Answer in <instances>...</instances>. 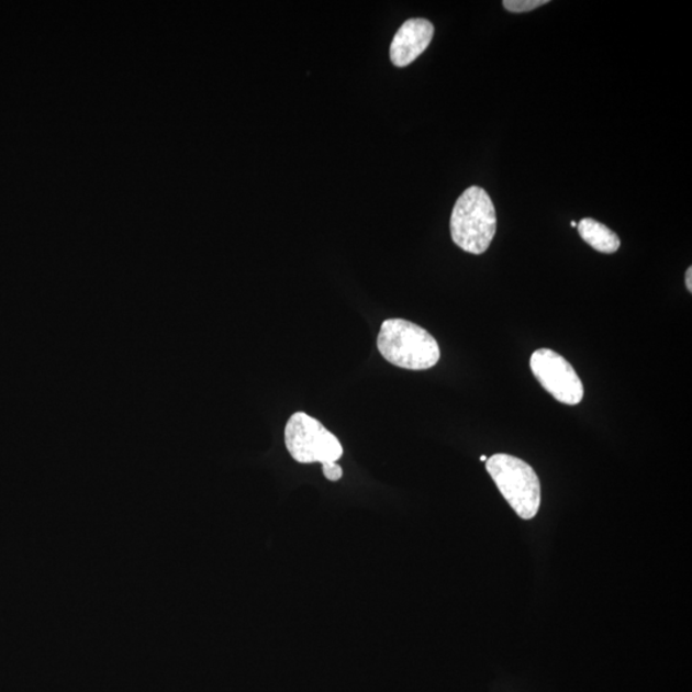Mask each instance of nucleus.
Instances as JSON below:
<instances>
[{
  "mask_svg": "<svg viewBox=\"0 0 692 692\" xmlns=\"http://www.w3.org/2000/svg\"><path fill=\"white\" fill-rule=\"evenodd\" d=\"M377 348L389 364L411 371H425L440 360L436 338L427 330L402 319L382 322Z\"/></svg>",
  "mask_w": 692,
  "mask_h": 692,
  "instance_id": "obj_1",
  "label": "nucleus"
},
{
  "mask_svg": "<svg viewBox=\"0 0 692 692\" xmlns=\"http://www.w3.org/2000/svg\"><path fill=\"white\" fill-rule=\"evenodd\" d=\"M450 233L461 250L479 256L489 249L496 233V212L487 191L471 187L458 198L450 217Z\"/></svg>",
  "mask_w": 692,
  "mask_h": 692,
  "instance_id": "obj_2",
  "label": "nucleus"
},
{
  "mask_svg": "<svg viewBox=\"0 0 692 692\" xmlns=\"http://www.w3.org/2000/svg\"><path fill=\"white\" fill-rule=\"evenodd\" d=\"M487 469L507 504L522 520L536 517L542 504V484L533 467L507 454H495L487 460Z\"/></svg>",
  "mask_w": 692,
  "mask_h": 692,
  "instance_id": "obj_3",
  "label": "nucleus"
},
{
  "mask_svg": "<svg viewBox=\"0 0 692 692\" xmlns=\"http://www.w3.org/2000/svg\"><path fill=\"white\" fill-rule=\"evenodd\" d=\"M284 445L291 458L302 465L337 464L344 453L338 438L304 412L291 415L284 427Z\"/></svg>",
  "mask_w": 692,
  "mask_h": 692,
  "instance_id": "obj_4",
  "label": "nucleus"
},
{
  "mask_svg": "<svg viewBox=\"0 0 692 692\" xmlns=\"http://www.w3.org/2000/svg\"><path fill=\"white\" fill-rule=\"evenodd\" d=\"M531 371L558 402L577 405L583 399V383L569 361L551 349H538L529 360Z\"/></svg>",
  "mask_w": 692,
  "mask_h": 692,
  "instance_id": "obj_5",
  "label": "nucleus"
},
{
  "mask_svg": "<svg viewBox=\"0 0 692 692\" xmlns=\"http://www.w3.org/2000/svg\"><path fill=\"white\" fill-rule=\"evenodd\" d=\"M435 29L426 19H412L398 30L390 46V59L397 67L413 64L433 41Z\"/></svg>",
  "mask_w": 692,
  "mask_h": 692,
  "instance_id": "obj_6",
  "label": "nucleus"
},
{
  "mask_svg": "<svg viewBox=\"0 0 692 692\" xmlns=\"http://www.w3.org/2000/svg\"><path fill=\"white\" fill-rule=\"evenodd\" d=\"M580 236L591 248L600 253L612 254L620 249L621 241L610 227L592 219H583L577 225Z\"/></svg>",
  "mask_w": 692,
  "mask_h": 692,
  "instance_id": "obj_7",
  "label": "nucleus"
},
{
  "mask_svg": "<svg viewBox=\"0 0 692 692\" xmlns=\"http://www.w3.org/2000/svg\"><path fill=\"white\" fill-rule=\"evenodd\" d=\"M549 0H504L503 5L506 11L523 13L536 10V8L548 4Z\"/></svg>",
  "mask_w": 692,
  "mask_h": 692,
  "instance_id": "obj_8",
  "label": "nucleus"
},
{
  "mask_svg": "<svg viewBox=\"0 0 692 692\" xmlns=\"http://www.w3.org/2000/svg\"><path fill=\"white\" fill-rule=\"evenodd\" d=\"M322 472L328 481L333 482L341 480L343 477V468L337 464L322 466Z\"/></svg>",
  "mask_w": 692,
  "mask_h": 692,
  "instance_id": "obj_9",
  "label": "nucleus"
},
{
  "mask_svg": "<svg viewBox=\"0 0 692 692\" xmlns=\"http://www.w3.org/2000/svg\"><path fill=\"white\" fill-rule=\"evenodd\" d=\"M687 288L689 289V291H692V268L689 267L688 272H687Z\"/></svg>",
  "mask_w": 692,
  "mask_h": 692,
  "instance_id": "obj_10",
  "label": "nucleus"
},
{
  "mask_svg": "<svg viewBox=\"0 0 692 692\" xmlns=\"http://www.w3.org/2000/svg\"><path fill=\"white\" fill-rule=\"evenodd\" d=\"M480 460H481V461H487V460H488V457H487V456H481Z\"/></svg>",
  "mask_w": 692,
  "mask_h": 692,
  "instance_id": "obj_11",
  "label": "nucleus"
},
{
  "mask_svg": "<svg viewBox=\"0 0 692 692\" xmlns=\"http://www.w3.org/2000/svg\"><path fill=\"white\" fill-rule=\"evenodd\" d=\"M572 227H577V223L574 221L571 222Z\"/></svg>",
  "mask_w": 692,
  "mask_h": 692,
  "instance_id": "obj_12",
  "label": "nucleus"
}]
</instances>
